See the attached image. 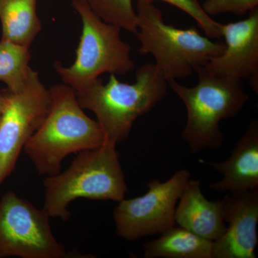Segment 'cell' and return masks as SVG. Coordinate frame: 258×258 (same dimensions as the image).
<instances>
[{"instance_id": "1", "label": "cell", "mask_w": 258, "mask_h": 258, "mask_svg": "<svg viewBox=\"0 0 258 258\" xmlns=\"http://www.w3.org/2000/svg\"><path fill=\"white\" fill-rule=\"evenodd\" d=\"M49 91L48 113L23 148L37 172L45 176L60 172L70 154L98 149L106 142L99 123L80 106L74 88L63 83Z\"/></svg>"}, {"instance_id": "15", "label": "cell", "mask_w": 258, "mask_h": 258, "mask_svg": "<svg viewBox=\"0 0 258 258\" xmlns=\"http://www.w3.org/2000/svg\"><path fill=\"white\" fill-rule=\"evenodd\" d=\"M37 0H0L2 40L30 48L42 24L37 13Z\"/></svg>"}, {"instance_id": "17", "label": "cell", "mask_w": 258, "mask_h": 258, "mask_svg": "<svg viewBox=\"0 0 258 258\" xmlns=\"http://www.w3.org/2000/svg\"><path fill=\"white\" fill-rule=\"evenodd\" d=\"M90 8L105 23L137 34L138 16L132 0H86Z\"/></svg>"}, {"instance_id": "20", "label": "cell", "mask_w": 258, "mask_h": 258, "mask_svg": "<svg viewBox=\"0 0 258 258\" xmlns=\"http://www.w3.org/2000/svg\"><path fill=\"white\" fill-rule=\"evenodd\" d=\"M4 103H5V97L3 93H0V115L2 114V112H3V107H4Z\"/></svg>"}, {"instance_id": "14", "label": "cell", "mask_w": 258, "mask_h": 258, "mask_svg": "<svg viewBox=\"0 0 258 258\" xmlns=\"http://www.w3.org/2000/svg\"><path fill=\"white\" fill-rule=\"evenodd\" d=\"M213 241L174 225L157 240L146 242L144 255L145 258H213Z\"/></svg>"}, {"instance_id": "2", "label": "cell", "mask_w": 258, "mask_h": 258, "mask_svg": "<svg viewBox=\"0 0 258 258\" xmlns=\"http://www.w3.org/2000/svg\"><path fill=\"white\" fill-rule=\"evenodd\" d=\"M168 88L157 66L148 62L137 70L132 84L110 74L106 83L99 78L76 93L83 109L96 115L106 141L118 144L128 138L137 118L165 98Z\"/></svg>"}, {"instance_id": "19", "label": "cell", "mask_w": 258, "mask_h": 258, "mask_svg": "<svg viewBox=\"0 0 258 258\" xmlns=\"http://www.w3.org/2000/svg\"><path fill=\"white\" fill-rule=\"evenodd\" d=\"M202 6L211 18L226 13L244 15L258 8V0H205Z\"/></svg>"}, {"instance_id": "8", "label": "cell", "mask_w": 258, "mask_h": 258, "mask_svg": "<svg viewBox=\"0 0 258 258\" xmlns=\"http://www.w3.org/2000/svg\"><path fill=\"white\" fill-rule=\"evenodd\" d=\"M0 115V186L14 171L24 146L40 128L48 113L50 91L38 73L30 69L23 90H5Z\"/></svg>"}, {"instance_id": "5", "label": "cell", "mask_w": 258, "mask_h": 258, "mask_svg": "<svg viewBox=\"0 0 258 258\" xmlns=\"http://www.w3.org/2000/svg\"><path fill=\"white\" fill-rule=\"evenodd\" d=\"M137 13L139 53L154 57L167 82L189 77L225 50L224 42L213 41L195 27L179 29L166 23L153 0H138Z\"/></svg>"}, {"instance_id": "13", "label": "cell", "mask_w": 258, "mask_h": 258, "mask_svg": "<svg viewBox=\"0 0 258 258\" xmlns=\"http://www.w3.org/2000/svg\"><path fill=\"white\" fill-rule=\"evenodd\" d=\"M179 200L174 215L178 225L213 242L223 235L227 227L222 202L205 198L199 180L188 181Z\"/></svg>"}, {"instance_id": "10", "label": "cell", "mask_w": 258, "mask_h": 258, "mask_svg": "<svg viewBox=\"0 0 258 258\" xmlns=\"http://www.w3.org/2000/svg\"><path fill=\"white\" fill-rule=\"evenodd\" d=\"M225 50L205 67L217 76L247 79L258 93V8L240 21L221 23Z\"/></svg>"}, {"instance_id": "9", "label": "cell", "mask_w": 258, "mask_h": 258, "mask_svg": "<svg viewBox=\"0 0 258 258\" xmlns=\"http://www.w3.org/2000/svg\"><path fill=\"white\" fill-rule=\"evenodd\" d=\"M190 177L187 169H179L164 182L149 181L145 195L118 202L113 213L117 235L135 241L174 227L176 205Z\"/></svg>"}, {"instance_id": "7", "label": "cell", "mask_w": 258, "mask_h": 258, "mask_svg": "<svg viewBox=\"0 0 258 258\" xmlns=\"http://www.w3.org/2000/svg\"><path fill=\"white\" fill-rule=\"evenodd\" d=\"M50 216L13 191L0 200V258H64L63 244L55 238Z\"/></svg>"}, {"instance_id": "11", "label": "cell", "mask_w": 258, "mask_h": 258, "mask_svg": "<svg viewBox=\"0 0 258 258\" xmlns=\"http://www.w3.org/2000/svg\"><path fill=\"white\" fill-rule=\"evenodd\" d=\"M221 202L228 227L214 242L213 258H256L258 189L230 193Z\"/></svg>"}, {"instance_id": "16", "label": "cell", "mask_w": 258, "mask_h": 258, "mask_svg": "<svg viewBox=\"0 0 258 258\" xmlns=\"http://www.w3.org/2000/svg\"><path fill=\"white\" fill-rule=\"evenodd\" d=\"M30 48L13 42L0 41V81L12 92L21 91L26 85L31 68Z\"/></svg>"}, {"instance_id": "6", "label": "cell", "mask_w": 258, "mask_h": 258, "mask_svg": "<svg viewBox=\"0 0 258 258\" xmlns=\"http://www.w3.org/2000/svg\"><path fill=\"white\" fill-rule=\"evenodd\" d=\"M72 5L81 17L82 33L74 64L64 67L60 61L54 63L64 84L78 91L102 74L123 76L134 71L132 47L120 38L122 29L105 23L86 0H73Z\"/></svg>"}, {"instance_id": "12", "label": "cell", "mask_w": 258, "mask_h": 258, "mask_svg": "<svg viewBox=\"0 0 258 258\" xmlns=\"http://www.w3.org/2000/svg\"><path fill=\"white\" fill-rule=\"evenodd\" d=\"M208 164L223 174V179L210 185L211 189L230 193L258 189L257 120L249 123L227 160Z\"/></svg>"}, {"instance_id": "3", "label": "cell", "mask_w": 258, "mask_h": 258, "mask_svg": "<svg viewBox=\"0 0 258 258\" xmlns=\"http://www.w3.org/2000/svg\"><path fill=\"white\" fill-rule=\"evenodd\" d=\"M116 144L106 141L101 147L78 153L63 172L44 181L43 210L50 217L67 221L70 204L78 199L120 202L128 191Z\"/></svg>"}, {"instance_id": "4", "label": "cell", "mask_w": 258, "mask_h": 258, "mask_svg": "<svg viewBox=\"0 0 258 258\" xmlns=\"http://www.w3.org/2000/svg\"><path fill=\"white\" fill-rule=\"evenodd\" d=\"M198 83L193 87L168 81L169 87L184 103L187 113L181 137L197 154L222 147L224 135L220 123L237 116L249 101L242 80L217 76L205 66L195 70Z\"/></svg>"}, {"instance_id": "18", "label": "cell", "mask_w": 258, "mask_h": 258, "mask_svg": "<svg viewBox=\"0 0 258 258\" xmlns=\"http://www.w3.org/2000/svg\"><path fill=\"white\" fill-rule=\"evenodd\" d=\"M154 1V0H153ZM173 5L189 15L198 23V26L204 30L205 35L211 39L222 37L221 23H217L204 11L202 4L198 0H159Z\"/></svg>"}]
</instances>
